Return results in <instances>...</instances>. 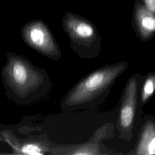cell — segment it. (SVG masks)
Masks as SVG:
<instances>
[{
  "label": "cell",
  "mask_w": 155,
  "mask_h": 155,
  "mask_svg": "<svg viewBox=\"0 0 155 155\" xmlns=\"http://www.w3.org/2000/svg\"><path fill=\"white\" fill-rule=\"evenodd\" d=\"M7 60L1 71L2 85L9 100L19 105L31 104L46 96L52 87L47 71L27 58L5 52Z\"/></svg>",
  "instance_id": "6da1fadb"
},
{
  "label": "cell",
  "mask_w": 155,
  "mask_h": 155,
  "mask_svg": "<svg viewBox=\"0 0 155 155\" xmlns=\"http://www.w3.org/2000/svg\"><path fill=\"white\" fill-rule=\"evenodd\" d=\"M128 67L121 61L105 65L81 79L64 96L61 108L64 112L94 109L107 97L114 84Z\"/></svg>",
  "instance_id": "7a4b0ae2"
},
{
  "label": "cell",
  "mask_w": 155,
  "mask_h": 155,
  "mask_svg": "<svg viewBox=\"0 0 155 155\" xmlns=\"http://www.w3.org/2000/svg\"><path fill=\"white\" fill-rule=\"evenodd\" d=\"M63 27L70 39L71 50L82 59L98 57L102 38L95 26L87 19L68 15L63 19Z\"/></svg>",
  "instance_id": "3957f363"
},
{
  "label": "cell",
  "mask_w": 155,
  "mask_h": 155,
  "mask_svg": "<svg viewBox=\"0 0 155 155\" xmlns=\"http://www.w3.org/2000/svg\"><path fill=\"white\" fill-rule=\"evenodd\" d=\"M23 41L43 56L54 61L62 57L61 48L49 28L41 21H32L21 30Z\"/></svg>",
  "instance_id": "277c9868"
},
{
  "label": "cell",
  "mask_w": 155,
  "mask_h": 155,
  "mask_svg": "<svg viewBox=\"0 0 155 155\" xmlns=\"http://www.w3.org/2000/svg\"><path fill=\"white\" fill-rule=\"evenodd\" d=\"M137 94V81L134 75L127 81L120 99L117 119L120 137L129 139L131 137L136 115Z\"/></svg>",
  "instance_id": "5b68a950"
},
{
  "label": "cell",
  "mask_w": 155,
  "mask_h": 155,
  "mask_svg": "<svg viewBox=\"0 0 155 155\" xmlns=\"http://www.w3.org/2000/svg\"><path fill=\"white\" fill-rule=\"evenodd\" d=\"M135 22L139 35L143 38L149 37L155 31V16L146 6L137 8Z\"/></svg>",
  "instance_id": "8992f818"
},
{
  "label": "cell",
  "mask_w": 155,
  "mask_h": 155,
  "mask_svg": "<svg viewBox=\"0 0 155 155\" xmlns=\"http://www.w3.org/2000/svg\"><path fill=\"white\" fill-rule=\"evenodd\" d=\"M136 154H155V125L147 122L143 128L136 148Z\"/></svg>",
  "instance_id": "52a82bcc"
},
{
  "label": "cell",
  "mask_w": 155,
  "mask_h": 155,
  "mask_svg": "<svg viewBox=\"0 0 155 155\" xmlns=\"http://www.w3.org/2000/svg\"><path fill=\"white\" fill-rule=\"evenodd\" d=\"M14 153L28 155H42L45 154V150L39 144L27 143L19 147Z\"/></svg>",
  "instance_id": "ba28073f"
},
{
  "label": "cell",
  "mask_w": 155,
  "mask_h": 155,
  "mask_svg": "<svg viewBox=\"0 0 155 155\" xmlns=\"http://www.w3.org/2000/svg\"><path fill=\"white\" fill-rule=\"evenodd\" d=\"M155 90V74L148 76L145 81L141 93V101L145 102Z\"/></svg>",
  "instance_id": "9c48e42d"
},
{
  "label": "cell",
  "mask_w": 155,
  "mask_h": 155,
  "mask_svg": "<svg viewBox=\"0 0 155 155\" xmlns=\"http://www.w3.org/2000/svg\"><path fill=\"white\" fill-rule=\"evenodd\" d=\"M145 4L149 10L155 13V0H145Z\"/></svg>",
  "instance_id": "30bf717a"
}]
</instances>
